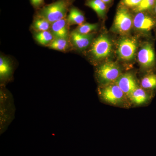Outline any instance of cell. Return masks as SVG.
<instances>
[{"label":"cell","instance_id":"6da1fadb","mask_svg":"<svg viewBox=\"0 0 156 156\" xmlns=\"http://www.w3.org/2000/svg\"><path fill=\"white\" fill-rule=\"evenodd\" d=\"M16 107L14 98L5 86L0 91V133H5L15 118Z\"/></svg>","mask_w":156,"mask_h":156},{"label":"cell","instance_id":"7a4b0ae2","mask_svg":"<svg viewBox=\"0 0 156 156\" xmlns=\"http://www.w3.org/2000/svg\"><path fill=\"white\" fill-rule=\"evenodd\" d=\"M68 9V2L66 0H59L44 7L40 11L39 17L44 18L52 24L65 18Z\"/></svg>","mask_w":156,"mask_h":156},{"label":"cell","instance_id":"3957f363","mask_svg":"<svg viewBox=\"0 0 156 156\" xmlns=\"http://www.w3.org/2000/svg\"><path fill=\"white\" fill-rule=\"evenodd\" d=\"M101 100L114 105L123 104L128 98L116 84L111 83L98 89Z\"/></svg>","mask_w":156,"mask_h":156},{"label":"cell","instance_id":"277c9868","mask_svg":"<svg viewBox=\"0 0 156 156\" xmlns=\"http://www.w3.org/2000/svg\"><path fill=\"white\" fill-rule=\"evenodd\" d=\"M96 75L98 82L106 86L116 81L121 75V69L115 62H108L98 67Z\"/></svg>","mask_w":156,"mask_h":156},{"label":"cell","instance_id":"5b68a950","mask_svg":"<svg viewBox=\"0 0 156 156\" xmlns=\"http://www.w3.org/2000/svg\"><path fill=\"white\" fill-rule=\"evenodd\" d=\"M112 44L109 39L104 35L98 37L92 43L90 52L95 60H100L110 54Z\"/></svg>","mask_w":156,"mask_h":156},{"label":"cell","instance_id":"8992f818","mask_svg":"<svg viewBox=\"0 0 156 156\" xmlns=\"http://www.w3.org/2000/svg\"><path fill=\"white\" fill-rule=\"evenodd\" d=\"M132 17L126 8L121 7L117 11L115 17L114 27L119 33L127 34L131 29L133 24Z\"/></svg>","mask_w":156,"mask_h":156},{"label":"cell","instance_id":"52a82bcc","mask_svg":"<svg viewBox=\"0 0 156 156\" xmlns=\"http://www.w3.org/2000/svg\"><path fill=\"white\" fill-rule=\"evenodd\" d=\"M136 49V43L134 40L123 39L121 40L118 46V55L124 60H130L134 57Z\"/></svg>","mask_w":156,"mask_h":156},{"label":"cell","instance_id":"ba28073f","mask_svg":"<svg viewBox=\"0 0 156 156\" xmlns=\"http://www.w3.org/2000/svg\"><path fill=\"white\" fill-rule=\"evenodd\" d=\"M129 98L131 93L138 87L134 76L129 73L121 75L115 82Z\"/></svg>","mask_w":156,"mask_h":156},{"label":"cell","instance_id":"9c48e42d","mask_svg":"<svg viewBox=\"0 0 156 156\" xmlns=\"http://www.w3.org/2000/svg\"><path fill=\"white\" fill-rule=\"evenodd\" d=\"M14 68L9 58L1 55L0 57V83L5 86L13 80Z\"/></svg>","mask_w":156,"mask_h":156},{"label":"cell","instance_id":"30bf717a","mask_svg":"<svg viewBox=\"0 0 156 156\" xmlns=\"http://www.w3.org/2000/svg\"><path fill=\"white\" fill-rule=\"evenodd\" d=\"M138 60L140 64L143 67L149 68L153 66L155 62V53L150 44L144 45L139 50Z\"/></svg>","mask_w":156,"mask_h":156},{"label":"cell","instance_id":"8fae6325","mask_svg":"<svg viewBox=\"0 0 156 156\" xmlns=\"http://www.w3.org/2000/svg\"><path fill=\"white\" fill-rule=\"evenodd\" d=\"M93 34H83L76 30L70 34L71 41L74 47L79 50H84L90 46L92 41Z\"/></svg>","mask_w":156,"mask_h":156},{"label":"cell","instance_id":"7c38bea8","mask_svg":"<svg viewBox=\"0 0 156 156\" xmlns=\"http://www.w3.org/2000/svg\"><path fill=\"white\" fill-rule=\"evenodd\" d=\"M68 23L65 18L60 20L51 24L50 32L55 38L68 39Z\"/></svg>","mask_w":156,"mask_h":156},{"label":"cell","instance_id":"4fadbf2b","mask_svg":"<svg viewBox=\"0 0 156 156\" xmlns=\"http://www.w3.org/2000/svg\"><path fill=\"white\" fill-rule=\"evenodd\" d=\"M134 27L141 31H149L154 25L153 20L142 12L136 14L133 20Z\"/></svg>","mask_w":156,"mask_h":156},{"label":"cell","instance_id":"5bb4252c","mask_svg":"<svg viewBox=\"0 0 156 156\" xmlns=\"http://www.w3.org/2000/svg\"><path fill=\"white\" fill-rule=\"evenodd\" d=\"M149 96L143 88L137 87L133 91L129 98L133 103L136 105L145 103L149 100Z\"/></svg>","mask_w":156,"mask_h":156},{"label":"cell","instance_id":"9a60e30c","mask_svg":"<svg viewBox=\"0 0 156 156\" xmlns=\"http://www.w3.org/2000/svg\"><path fill=\"white\" fill-rule=\"evenodd\" d=\"M66 20L69 25H80L84 23L85 18L80 10L74 8L71 9Z\"/></svg>","mask_w":156,"mask_h":156},{"label":"cell","instance_id":"2e32d148","mask_svg":"<svg viewBox=\"0 0 156 156\" xmlns=\"http://www.w3.org/2000/svg\"><path fill=\"white\" fill-rule=\"evenodd\" d=\"M86 5L93 9L99 17H104L106 12V5L101 0H87Z\"/></svg>","mask_w":156,"mask_h":156},{"label":"cell","instance_id":"e0dca14e","mask_svg":"<svg viewBox=\"0 0 156 156\" xmlns=\"http://www.w3.org/2000/svg\"><path fill=\"white\" fill-rule=\"evenodd\" d=\"M35 39L39 44L44 46H49L55 38L49 31L38 32L35 34Z\"/></svg>","mask_w":156,"mask_h":156},{"label":"cell","instance_id":"ac0fdd59","mask_svg":"<svg viewBox=\"0 0 156 156\" xmlns=\"http://www.w3.org/2000/svg\"><path fill=\"white\" fill-rule=\"evenodd\" d=\"M33 28L37 32L49 31L51 27V23L44 18L39 17L35 20L33 23Z\"/></svg>","mask_w":156,"mask_h":156},{"label":"cell","instance_id":"d6986e66","mask_svg":"<svg viewBox=\"0 0 156 156\" xmlns=\"http://www.w3.org/2000/svg\"><path fill=\"white\" fill-rule=\"evenodd\" d=\"M68 39L55 38L48 46L50 49L59 51H65L69 48Z\"/></svg>","mask_w":156,"mask_h":156},{"label":"cell","instance_id":"ffe728a7","mask_svg":"<svg viewBox=\"0 0 156 156\" xmlns=\"http://www.w3.org/2000/svg\"><path fill=\"white\" fill-rule=\"evenodd\" d=\"M142 88L144 89H154L156 88V75L150 74L143 78L141 82Z\"/></svg>","mask_w":156,"mask_h":156},{"label":"cell","instance_id":"44dd1931","mask_svg":"<svg viewBox=\"0 0 156 156\" xmlns=\"http://www.w3.org/2000/svg\"><path fill=\"white\" fill-rule=\"evenodd\" d=\"M98 28V25L97 23H83L79 25L76 30L83 34H89L96 30Z\"/></svg>","mask_w":156,"mask_h":156},{"label":"cell","instance_id":"7402d4cb","mask_svg":"<svg viewBox=\"0 0 156 156\" xmlns=\"http://www.w3.org/2000/svg\"><path fill=\"white\" fill-rule=\"evenodd\" d=\"M155 1L156 0H142L140 4L135 7L134 10L136 12H140L150 9L154 5Z\"/></svg>","mask_w":156,"mask_h":156},{"label":"cell","instance_id":"603a6c76","mask_svg":"<svg viewBox=\"0 0 156 156\" xmlns=\"http://www.w3.org/2000/svg\"><path fill=\"white\" fill-rule=\"evenodd\" d=\"M142 0H123V3L126 6L130 7H136Z\"/></svg>","mask_w":156,"mask_h":156},{"label":"cell","instance_id":"cb8c5ba5","mask_svg":"<svg viewBox=\"0 0 156 156\" xmlns=\"http://www.w3.org/2000/svg\"><path fill=\"white\" fill-rule=\"evenodd\" d=\"M30 1L34 6L38 7L43 3L44 0H30Z\"/></svg>","mask_w":156,"mask_h":156},{"label":"cell","instance_id":"d4e9b609","mask_svg":"<svg viewBox=\"0 0 156 156\" xmlns=\"http://www.w3.org/2000/svg\"><path fill=\"white\" fill-rule=\"evenodd\" d=\"M101 1L106 4H108V3L110 2L111 0H101Z\"/></svg>","mask_w":156,"mask_h":156},{"label":"cell","instance_id":"484cf974","mask_svg":"<svg viewBox=\"0 0 156 156\" xmlns=\"http://www.w3.org/2000/svg\"><path fill=\"white\" fill-rule=\"evenodd\" d=\"M155 11H156V9H155Z\"/></svg>","mask_w":156,"mask_h":156}]
</instances>
